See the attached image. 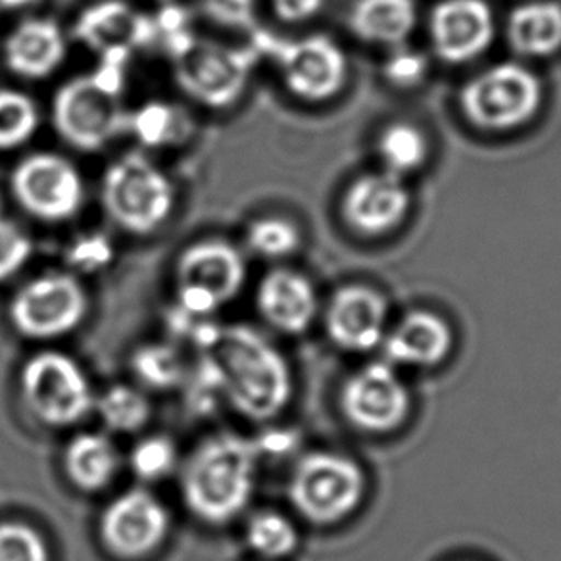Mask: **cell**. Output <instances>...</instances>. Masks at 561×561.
Instances as JSON below:
<instances>
[{"label":"cell","instance_id":"3957f363","mask_svg":"<svg viewBox=\"0 0 561 561\" xmlns=\"http://www.w3.org/2000/svg\"><path fill=\"white\" fill-rule=\"evenodd\" d=\"M127 58L122 50L106 53L93 73L71 79L56 93L53 122L71 147L99 150L129 124L122 106Z\"/></svg>","mask_w":561,"mask_h":561},{"label":"cell","instance_id":"e575fe53","mask_svg":"<svg viewBox=\"0 0 561 561\" xmlns=\"http://www.w3.org/2000/svg\"><path fill=\"white\" fill-rule=\"evenodd\" d=\"M211 22L231 30H256L254 0H201Z\"/></svg>","mask_w":561,"mask_h":561},{"label":"cell","instance_id":"f546056e","mask_svg":"<svg viewBox=\"0 0 561 561\" xmlns=\"http://www.w3.org/2000/svg\"><path fill=\"white\" fill-rule=\"evenodd\" d=\"M180 463V454L172 438L154 435L139 440L129 453L133 476L142 483H158L172 476Z\"/></svg>","mask_w":561,"mask_h":561},{"label":"cell","instance_id":"ac0fdd59","mask_svg":"<svg viewBox=\"0 0 561 561\" xmlns=\"http://www.w3.org/2000/svg\"><path fill=\"white\" fill-rule=\"evenodd\" d=\"M257 312L285 335H300L318 313V295L305 275L290 270L267 273L256 295Z\"/></svg>","mask_w":561,"mask_h":561},{"label":"cell","instance_id":"f1b7e54d","mask_svg":"<svg viewBox=\"0 0 561 561\" xmlns=\"http://www.w3.org/2000/svg\"><path fill=\"white\" fill-rule=\"evenodd\" d=\"M39 124L35 102L18 91H0V150L16 149L33 137Z\"/></svg>","mask_w":561,"mask_h":561},{"label":"cell","instance_id":"f35d334b","mask_svg":"<svg viewBox=\"0 0 561 561\" xmlns=\"http://www.w3.org/2000/svg\"><path fill=\"white\" fill-rule=\"evenodd\" d=\"M33 2H37V0H0V9H24V7H30Z\"/></svg>","mask_w":561,"mask_h":561},{"label":"cell","instance_id":"d4e9b609","mask_svg":"<svg viewBox=\"0 0 561 561\" xmlns=\"http://www.w3.org/2000/svg\"><path fill=\"white\" fill-rule=\"evenodd\" d=\"M93 410L106 430L124 435L142 430L152 415L149 397L133 385H112L94 398Z\"/></svg>","mask_w":561,"mask_h":561},{"label":"cell","instance_id":"74e56055","mask_svg":"<svg viewBox=\"0 0 561 561\" xmlns=\"http://www.w3.org/2000/svg\"><path fill=\"white\" fill-rule=\"evenodd\" d=\"M323 0H273L275 14L285 22H302L318 14Z\"/></svg>","mask_w":561,"mask_h":561},{"label":"cell","instance_id":"8fae6325","mask_svg":"<svg viewBox=\"0 0 561 561\" xmlns=\"http://www.w3.org/2000/svg\"><path fill=\"white\" fill-rule=\"evenodd\" d=\"M104 548L119 560L147 558L170 533V512L157 494L131 489L104 507L99 522Z\"/></svg>","mask_w":561,"mask_h":561},{"label":"cell","instance_id":"cb8c5ba5","mask_svg":"<svg viewBox=\"0 0 561 561\" xmlns=\"http://www.w3.org/2000/svg\"><path fill=\"white\" fill-rule=\"evenodd\" d=\"M352 32L371 43H400L415 25L413 0H358Z\"/></svg>","mask_w":561,"mask_h":561},{"label":"cell","instance_id":"9c48e42d","mask_svg":"<svg viewBox=\"0 0 561 561\" xmlns=\"http://www.w3.org/2000/svg\"><path fill=\"white\" fill-rule=\"evenodd\" d=\"M461 106L466 116L483 129H514L540 106V81L519 64H500L468 83Z\"/></svg>","mask_w":561,"mask_h":561},{"label":"cell","instance_id":"52a82bcc","mask_svg":"<svg viewBox=\"0 0 561 561\" xmlns=\"http://www.w3.org/2000/svg\"><path fill=\"white\" fill-rule=\"evenodd\" d=\"M102 203L110 218L125 231L149 234L172 211V183L150 160L129 154L104 173Z\"/></svg>","mask_w":561,"mask_h":561},{"label":"cell","instance_id":"d590c367","mask_svg":"<svg viewBox=\"0 0 561 561\" xmlns=\"http://www.w3.org/2000/svg\"><path fill=\"white\" fill-rule=\"evenodd\" d=\"M385 73L394 85H417L427 73V60L420 53L402 48L390 56L389 62L385 66Z\"/></svg>","mask_w":561,"mask_h":561},{"label":"cell","instance_id":"277c9868","mask_svg":"<svg viewBox=\"0 0 561 561\" xmlns=\"http://www.w3.org/2000/svg\"><path fill=\"white\" fill-rule=\"evenodd\" d=\"M165 41L181 89L210 108L231 106L244 93L260 58L254 47L233 48L196 39L187 30L168 35Z\"/></svg>","mask_w":561,"mask_h":561},{"label":"cell","instance_id":"5b68a950","mask_svg":"<svg viewBox=\"0 0 561 561\" xmlns=\"http://www.w3.org/2000/svg\"><path fill=\"white\" fill-rule=\"evenodd\" d=\"M364 494V471L356 461L341 454H306L290 473V502L313 525L344 522L358 510Z\"/></svg>","mask_w":561,"mask_h":561},{"label":"cell","instance_id":"603a6c76","mask_svg":"<svg viewBox=\"0 0 561 561\" xmlns=\"http://www.w3.org/2000/svg\"><path fill=\"white\" fill-rule=\"evenodd\" d=\"M510 41L517 53L548 56L561 47V7L556 2H530L510 18Z\"/></svg>","mask_w":561,"mask_h":561},{"label":"cell","instance_id":"836d02e7","mask_svg":"<svg viewBox=\"0 0 561 561\" xmlns=\"http://www.w3.org/2000/svg\"><path fill=\"white\" fill-rule=\"evenodd\" d=\"M32 257V241L10 219L0 218V280L16 275Z\"/></svg>","mask_w":561,"mask_h":561},{"label":"cell","instance_id":"d6a6232c","mask_svg":"<svg viewBox=\"0 0 561 561\" xmlns=\"http://www.w3.org/2000/svg\"><path fill=\"white\" fill-rule=\"evenodd\" d=\"M135 135L139 137L140 142L149 147L164 145L172 137L173 127H175V116L172 108L165 106L162 102H149L142 108L129 117V124Z\"/></svg>","mask_w":561,"mask_h":561},{"label":"cell","instance_id":"484cf974","mask_svg":"<svg viewBox=\"0 0 561 561\" xmlns=\"http://www.w3.org/2000/svg\"><path fill=\"white\" fill-rule=\"evenodd\" d=\"M131 371L142 387L152 390L181 387L188 374L180 348L168 343H149L135 348Z\"/></svg>","mask_w":561,"mask_h":561},{"label":"cell","instance_id":"83f0119b","mask_svg":"<svg viewBox=\"0 0 561 561\" xmlns=\"http://www.w3.org/2000/svg\"><path fill=\"white\" fill-rule=\"evenodd\" d=\"M379 154L392 175L413 172L427 157V140L412 125H390L379 140Z\"/></svg>","mask_w":561,"mask_h":561},{"label":"cell","instance_id":"30bf717a","mask_svg":"<svg viewBox=\"0 0 561 561\" xmlns=\"http://www.w3.org/2000/svg\"><path fill=\"white\" fill-rule=\"evenodd\" d=\"M254 48L273 56L285 83L305 101H325L341 89L346 76L343 50L323 35L300 41L277 39L256 30Z\"/></svg>","mask_w":561,"mask_h":561},{"label":"cell","instance_id":"e0dca14e","mask_svg":"<svg viewBox=\"0 0 561 561\" xmlns=\"http://www.w3.org/2000/svg\"><path fill=\"white\" fill-rule=\"evenodd\" d=\"M178 287H196L218 300L231 302L247 277L241 252L224 241H203L188 247L178 260Z\"/></svg>","mask_w":561,"mask_h":561},{"label":"cell","instance_id":"d6986e66","mask_svg":"<svg viewBox=\"0 0 561 561\" xmlns=\"http://www.w3.org/2000/svg\"><path fill=\"white\" fill-rule=\"evenodd\" d=\"M453 331L443 318L412 312L382 339L385 362L394 367H437L453 348Z\"/></svg>","mask_w":561,"mask_h":561},{"label":"cell","instance_id":"8992f818","mask_svg":"<svg viewBox=\"0 0 561 561\" xmlns=\"http://www.w3.org/2000/svg\"><path fill=\"white\" fill-rule=\"evenodd\" d=\"M20 390L33 417L50 430L78 425L94 405L83 367L64 352H39L27 359L20 371Z\"/></svg>","mask_w":561,"mask_h":561},{"label":"cell","instance_id":"ffe728a7","mask_svg":"<svg viewBox=\"0 0 561 561\" xmlns=\"http://www.w3.org/2000/svg\"><path fill=\"white\" fill-rule=\"evenodd\" d=\"M410 196L392 173L366 175L352 185L344 198V216L352 227L366 234L389 231L404 218Z\"/></svg>","mask_w":561,"mask_h":561},{"label":"cell","instance_id":"44dd1931","mask_svg":"<svg viewBox=\"0 0 561 561\" xmlns=\"http://www.w3.org/2000/svg\"><path fill=\"white\" fill-rule=\"evenodd\" d=\"M66 41L60 27L50 20H27L10 33L4 60L16 76L48 78L64 62Z\"/></svg>","mask_w":561,"mask_h":561},{"label":"cell","instance_id":"9a60e30c","mask_svg":"<svg viewBox=\"0 0 561 561\" xmlns=\"http://www.w3.org/2000/svg\"><path fill=\"white\" fill-rule=\"evenodd\" d=\"M387 305L381 295L367 287L339 290L325 313V328L333 343L346 352H367L385 339Z\"/></svg>","mask_w":561,"mask_h":561},{"label":"cell","instance_id":"7c38bea8","mask_svg":"<svg viewBox=\"0 0 561 561\" xmlns=\"http://www.w3.org/2000/svg\"><path fill=\"white\" fill-rule=\"evenodd\" d=\"M410 392L389 362L362 367L344 382L341 408L352 425L366 433H390L404 423L410 413Z\"/></svg>","mask_w":561,"mask_h":561},{"label":"cell","instance_id":"8d00e7d4","mask_svg":"<svg viewBox=\"0 0 561 561\" xmlns=\"http://www.w3.org/2000/svg\"><path fill=\"white\" fill-rule=\"evenodd\" d=\"M112 257V249H110L108 239L104 237H89L79 241L70 252V264L78 270L85 272H94L99 267L108 264Z\"/></svg>","mask_w":561,"mask_h":561},{"label":"cell","instance_id":"4dcf8cb0","mask_svg":"<svg viewBox=\"0 0 561 561\" xmlns=\"http://www.w3.org/2000/svg\"><path fill=\"white\" fill-rule=\"evenodd\" d=\"M250 249L264 257L289 256L300 244L297 227L285 219H257L247 233Z\"/></svg>","mask_w":561,"mask_h":561},{"label":"cell","instance_id":"5bb4252c","mask_svg":"<svg viewBox=\"0 0 561 561\" xmlns=\"http://www.w3.org/2000/svg\"><path fill=\"white\" fill-rule=\"evenodd\" d=\"M157 33V22L124 0L96 2L73 24V37L101 56L112 50L131 55L135 48L152 43Z\"/></svg>","mask_w":561,"mask_h":561},{"label":"cell","instance_id":"4316f807","mask_svg":"<svg viewBox=\"0 0 561 561\" xmlns=\"http://www.w3.org/2000/svg\"><path fill=\"white\" fill-rule=\"evenodd\" d=\"M244 538L250 550L267 561L285 560L297 552L298 537L295 523L277 512H260L247 523Z\"/></svg>","mask_w":561,"mask_h":561},{"label":"cell","instance_id":"ba28073f","mask_svg":"<svg viewBox=\"0 0 561 561\" xmlns=\"http://www.w3.org/2000/svg\"><path fill=\"white\" fill-rule=\"evenodd\" d=\"M89 298L68 273H45L25 283L10 302L12 328L32 341H55L81 325Z\"/></svg>","mask_w":561,"mask_h":561},{"label":"cell","instance_id":"7402d4cb","mask_svg":"<svg viewBox=\"0 0 561 561\" xmlns=\"http://www.w3.org/2000/svg\"><path fill=\"white\" fill-rule=\"evenodd\" d=\"M62 463L66 477L76 489L99 492L116 479L122 458L112 438L87 431L68 443Z\"/></svg>","mask_w":561,"mask_h":561},{"label":"cell","instance_id":"7a4b0ae2","mask_svg":"<svg viewBox=\"0 0 561 561\" xmlns=\"http://www.w3.org/2000/svg\"><path fill=\"white\" fill-rule=\"evenodd\" d=\"M257 453L254 440L218 433L204 438L181 473V496L188 512L208 525H227L247 510L256 489Z\"/></svg>","mask_w":561,"mask_h":561},{"label":"cell","instance_id":"6da1fadb","mask_svg":"<svg viewBox=\"0 0 561 561\" xmlns=\"http://www.w3.org/2000/svg\"><path fill=\"white\" fill-rule=\"evenodd\" d=\"M218 367L224 400L234 412L256 423L279 415L293 397L289 362L256 329L231 325L219 329L208 351Z\"/></svg>","mask_w":561,"mask_h":561},{"label":"cell","instance_id":"1f68e13d","mask_svg":"<svg viewBox=\"0 0 561 561\" xmlns=\"http://www.w3.org/2000/svg\"><path fill=\"white\" fill-rule=\"evenodd\" d=\"M0 561H48L47 542L25 523L2 522Z\"/></svg>","mask_w":561,"mask_h":561},{"label":"cell","instance_id":"4fadbf2b","mask_svg":"<svg viewBox=\"0 0 561 561\" xmlns=\"http://www.w3.org/2000/svg\"><path fill=\"white\" fill-rule=\"evenodd\" d=\"M12 193L35 218L62 221L78 214L83 203V181L68 160L33 154L12 173Z\"/></svg>","mask_w":561,"mask_h":561},{"label":"cell","instance_id":"2e32d148","mask_svg":"<svg viewBox=\"0 0 561 561\" xmlns=\"http://www.w3.org/2000/svg\"><path fill=\"white\" fill-rule=\"evenodd\" d=\"M431 32L440 58L466 62L491 45V9L484 0H445L433 12Z\"/></svg>","mask_w":561,"mask_h":561}]
</instances>
